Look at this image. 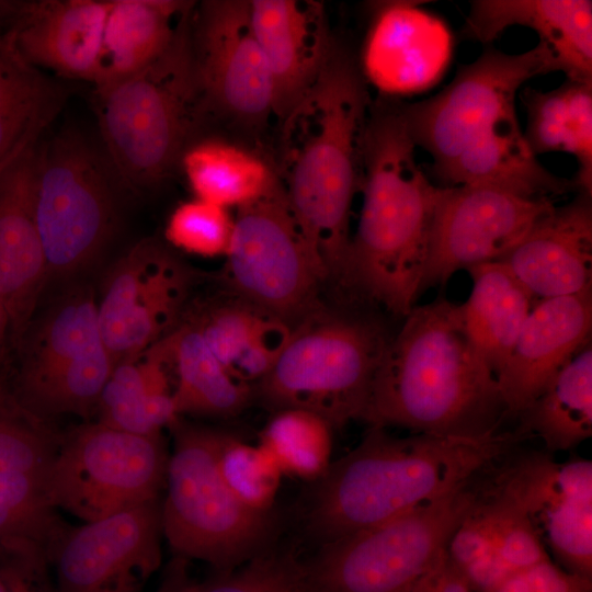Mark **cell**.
I'll return each instance as SVG.
<instances>
[{"label":"cell","mask_w":592,"mask_h":592,"mask_svg":"<svg viewBox=\"0 0 592 592\" xmlns=\"http://www.w3.org/2000/svg\"><path fill=\"white\" fill-rule=\"evenodd\" d=\"M371 103L357 58L335 39L316 84L281 121L273 163L323 282L340 286Z\"/></svg>","instance_id":"1"},{"label":"cell","mask_w":592,"mask_h":592,"mask_svg":"<svg viewBox=\"0 0 592 592\" xmlns=\"http://www.w3.org/2000/svg\"><path fill=\"white\" fill-rule=\"evenodd\" d=\"M528 437L516 429L480 439L399 437L371 426L356 447L312 480L304 533L319 547L386 523L449 493Z\"/></svg>","instance_id":"2"},{"label":"cell","mask_w":592,"mask_h":592,"mask_svg":"<svg viewBox=\"0 0 592 592\" xmlns=\"http://www.w3.org/2000/svg\"><path fill=\"white\" fill-rule=\"evenodd\" d=\"M363 421L412 433L480 439L509 420L498 380L444 298L414 306L390 338Z\"/></svg>","instance_id":"3"},{"label":"cell","mask_w":592,"mask_h":592,"mask_svg":"<svg viewBox=\"0 0 592 592\" xmlns=\"http://www.w3.org/2000/svg\"><path fill=\"white\" fill-rule=\"evenodd\" d=\"M400 102H372L365 132L363 203L341 287L405 318L415 306L442 186L415 156Z\"/></svg>","instance_id":"4"},{"label":"cell","mask_w":592,"mask_h":592,"mask_svg":"<svg viewBox=\"0 0 592 592\" xmlns=\"http://www.w3.org/2000/svg\"><path fill=\"white\" fill-rule=\"evenodd\" d=\"M191 20L147 67L95 90L102 151L121 187L139 192L162 184L179 168L206 114Z\"/></svg>","instance_id":"5"},{"label":"cell","mask_w":592,"mask_h":592,"mask_svg":"<svg viewBox=\"0 0 592 592\" xmlns=\"http://www.w3.org/2000/svg\"><path fill=\"white\" fill-rule=\"evenodd\" d=\"M169 456L161 504L162 534L175 556L229 571L272 544V511L252 506L228 483L221 454L231 434L177 418L170 425Z\"/></svg>","instance_id":"6"},{"label":"cell","mask_w":592,"mask_h":592,"mask_svg":"<svg viewBox=\"0 0 592 592\" xmlns=\"http://www.w3.org/2000/svg\"><path fill=\"white\" fill-rule=\"evenodd\" d=\"M390 338L377 319L320 307L293 327L258 395L274 412L308 411L332 430L362 420Z\"/></svg>","instance_id":"7"},{"label":"cell","mask_w":592,"mask_h":592,"mask_svg":"<svg viewBox=\"0 0 592 592\" xmlns=\"http://www.w3.org/2000/svg\"><path fill=\"white\" fill-rule=\"evenodd\" d=\"M121 187L102 150L75 130L36 149L35 218L49 280L94 264L112 239Z\"/></svg>","instance_id":"8"},{"label":"cell","mask_w":592,"mask_h":592,"mask_svg":"<svg viewBox=\"0 0 592 592\" xmlns=\"http://www.w3.org/2000/svg\"><path fill=\"white\" fill-rule=\"evenodd\" d=\"M475 500L471 477L401 516L319 546L305 561L309 592H411L446 551Z\"/></svg>","instance_id":"9"},{"label":"cell","mask_w":592,"mask_h":592,"mask_svg":"<svg viewBox=\"0 0 592 592\" xmlns=\"http://www.w3.org/2000/svg\"><path fill=\"white\" fill-rule=\"evenodd\" d=\"M224 277L232 295L292 328L319 309L323 280L278 177L236 208Z\"/></svg>","instance_id":"10"},{"label":"cell","mask_w":592,"mask_h":592,"mask_svg":"<svg viewBox=\"0 0 592 592\" xmlns=\"http://www.w3.org/2000/svg\"><path fill=\"white\" fill-rule=\"evenodd\" d=\"M168 460L161 433L83 424L57 444L46 477L48 497L56 509L86 523L102 520L158 500Z\"/></svg>","instance_id":"11"},{"label":"cell","mask_w":592,"mask_h":592,"mask_svg":"<svg viewBox=\"0 0 592 592\" xmlns=\"http://www.w3.org/2000/svg\"><path fill=\"white\" fill-rule=\"evenodd\" d=\"M478 490L500 499L530 522L562 569L592 579V462H557L523 444L475 476Z\"/></svg>","instance_id":"12"},{"label":"cell","mask_w":592,"mask_h":592,"mask_svg":"<svg viewBox=\"0 0 592 592\" xmlns=\"http://www.w3.org/2000/svg\"><path fill=\"white\" fill-rule=\"evenodd\" d=\"M554 71L555 60L540 43L521 54L488 46L459 67L439 93L400 102L410 136L432 157L436 178L498 119L515 111L517 92L527 80Z\"/></svg>","instance_id":"13"},{"label":"cell","mask_w":592,"mask_h":592,"mask_svg":"<svg viewBox=\"0 0 592 592\" xmlns=\"http://www.w3.org/2000/svg\"><path fill=\"white\" fill-rule=\"evenodd\" d=\"M23 339L20 388L25 405L81 406L111 374L113 360L101 338L96 298L87 286L60 295Z\"/></svg>","instance_id":"14"},{"label":"cell","mask_w":592,"mask_h":592,"mask_svg":"<svg viewBox=\"0 0 592 592\" xmlns=\"http://www.w3.org/2000/svg\"><path fill=\"white\" fill-rule=\"evenodd\" d=\"M194 67L205 111L260 130L274 115L270 70L254 34L249 0H206L191 20Z\"/></svg>","instance_id":"15"},{"label":"cell","mask_w":592,"mask_h":592,"mask_svg":"<svg viewBox=\"0 0 592 592\" xmlns=\"http://www.w3.org/2000/svg\"><path fill=\"white\" fill-rule=\"evenodd\" d=\"M192 277L171 249L155 238L138 241L113 263L96 307L101 338L115 364L178 328Z\"/></svg>","instance_id":"16"},{"label":"cell","mask_w":592,"mask_h":592,"mask_svg":"<svg viewBox=\"0 0 592 592\" xmlns=\"http://www.w3.org/2000/svg\"><path fill=\"white\" fill-rule=\"evenodd\" d=\"M554 206L492 186H442L420 294L459 270L500 261Z\"/></svg>","instance_id":"17"},{"label":"cell","mask_w":592,"mask_h":592,"mask_svg":"<svg viewBox=\"0 0 592 592\" xmlns=\"http://www.w3.org/2000/svg\"><path fill=\"white\" fill-rule=\"evenodd\" d=\"M161 534L159 500L69 526L52 560L56 592H141L160 568Z\"/></svg>","instance_id":"18"},{"label":"cell","mask_w":592,"mask_h":592,"mask_svg":"<svg viewBox=\"0 0 592 592\" xmlns=\"http://www.w3.org/2000/svg\"><path fill=\"white\" fill-rule=\"evenodd\" d=\"M415 1L376 5L358 65L385 99L421 93L444 76L454 38L444 20Z\"/></svg>","instance_id":"19"},{"label":"cell","mask_w":592,"mask_h":592,"mask_svg":"<svg viewBox=\"0 0 592 592\" xmlns=\"http://www.w3.org/2000/svg\"><path fill=\"white\" fill-rule=\"evenodd\" d=\"M38 143L0 167V296L9 312L11 338L18 342L48 283L34 209Z\"/></svg>","instance_id":"20"},{"label":"cell","mask_w":592,"mask_h":592,"mask_svg":"<svg viewBox=\"0 0 592 592\" xmlns=\"http://www.w3.org/2000/svg\"><path fill=\"white\" fill-rule=\"evenodd\" d=\"M252 27L265 57L281 122L321 76L335 39L321 2L249 0Z\"/></svg>","instance_id":"21"},{"label":"cell","mask_w":592,"mask_h":592,"mask_svg":"<svg viewBox=\"0 0 592 592\" xmlns=\"http://www.w3.org/2000/svg\"><path fill=\"white\" fill-rule=\"evenodd\" d=\"M591 329L592 289L536 300L497 377L509 419L516 420L591 342Z\"/></svg>","instance_id":"22"},{"label":"cell","mask_w":592,"mask_h":592,"mask_svg":"<svg viewBox=\"0 0 592 592\" xmlns=\"http://www.w3.org/2000/svg\"><path fill=\"white\" fill-rule=\"evenodd\" d=\"M500 261L537 300L592 289V196L554 206Z\"/></svg>","instance_id":"23"},{"label":"cell","mask_w":592,"mask_h":592,"mask_svg":"<svg viewBox=\"0 0 592 592\" xmlns=\"http://www.w3.org/2000/svg\"><path fill=\"white\" fill-rule=\"evenodd\" d=\"M111 0L27 1L7 35L39 70L94 83Z\"/></svg>","instance_id":"24"},{"label":"cell","mask_w":592,"mask_h":592,"mask_svg":"<svg viewBox=\"0 0 592 592\" xmlns=\"http://www.w3.org/2000/svg\"><path fill=\"white\" fill-rule=\"evenodd\" d=\"M533 30L567 79L592 81V2L587 0H475L462 33L491 44L510 26Z\"/></svg>","instance_id":"25"},{"label":"cell","mask_w":592,"mask_h":592,"mask_svg":"<svg viewBox=\"0 0 592 592\" xmlns=\"http://www.w3.org/2000/svg\"><path fill=\"white\" fill-rule=\"evenodd\" d=\"M437 179L442 186L486 185L535 200L577 191L573 180L542 166L526 141L516 111L482 133Z\"/></svg>","instance_id":"26"},{"label":"cell","mask_w":592,"mask_h":592,"mask_svg":"<svg viewBox=\"0 0 592 592\" xmlns=\"http://www.w3.org/2000/svg\"><path fill=\"white\" fill-rule=\"evenodd\" d=\"M195 2L111 0L95 90L129 77L157 59L192 16Z\"/></svg>","instance_id":"27"},{"label":"cell","mask_w":592,"mask_h":592,"mask_svg":"<svg viewBox=\"0 0 592 592\" xmlns=\"http://www.w3.org/2000/svg\"><path fill=\"white\" fill-rule=\"evenodd\" d=\"M170 334L118 362L102 391L99 422L134 434L160 433L177 418Z\"/></svg>","instance_id":"28"},{"label":"cell","mask_w":592,"mask_h":592,"mask_svg":"<svg viewBox=\"0 0 592 592\" xmlns=\"http://www.w3.org/2000/svg\"><path fill=\"white\" fill-rule=\"evenodd\" d=\"M190 322L227 371L249 385L272 368L293 329L237 297L204 309Z\"/></svg>","instance_id":"29"},{"label":"cell","mask_w":592,"mask_h":592,"mask_svg":"<svg viewBox=\"0 0 592 592\" xmlns=\"http://www.w3.org/2000/svg\"><path fill=\"white\" fill-rule=\"evenodd\" d=\"M56 510L45 477L0 474V551L33 582L52 565L69 527Z\"/></svg>","instance_id":"30"},{"label":"cell","mask_w":592,"mask_h":592,"mask_svg":"<svg viewBox=\"0 0 592 592\" xmlns=\"http://www.w3.org/2000/svg\"><path fill=\"white\" fill-rule=\"evenodd\" d=\"M473 281L460 304L466 331L496 376L506 363L536 298L501 261L467 270Z\"/></svg>","instance_id":"31"},{"label":"cell","mask_w":592,"mask_h":592,"mask_svg":"<svg viewBox=\"0 0 592 592\" xmlns=\"http://www.w3.org/2000/svg\"><path fill=\"white\" fill-rule=\"evenodd\" d=\"M521 99L527 119L524 136L532 151L572 155L577 192L592 196V81L566 79L549 91L527 87Z\"/></svg>","instance_id":"32"},{"label":"cell","mask_w":592,"mask_h":592,"mask_svg":"<svg viewBox=\"0 0 592 592\" xmlns=\"http://www.w3.org/2000/svg\"><path fill=\"white\" fill-rule=\"evenodd\" d=\"M67 98V90L29 64L0 35V167L37 144Z\"/></svg>","instance_id":"33"},{"label":"cell","mask_w":592,"mask_h":592,"mask_svg":"<svg viewBox=\"0 0 592 592\" xmlns=\"http://www.w3.org/2000/svg\"><path fill=\"white\" fill-rule=\"evenodd\" d=\"M548 453L571 451L592 435V345H584L516 418Z\"/></svg>","instance_id":"34"},{"label":"cell","mask_w":592,"mask_h":592,"mask_svg":"<svg viewBox=\"0 0 592 592\" xmlns=\"http://www.w3.org/2000/svg\"><path fill=\"white\" fill-rule=\"evenodd\" d=\"M177 414L229 418L241 412L251 385L232 376L190 321L170 333Z\"/></svg>","instance_id":"35"},{"label":"cell","mask_w":592,"mask_h":592,"mask_svg":"<svg viewBox=\"0 0 592 592\" xmlns=\"http://www.w3.org/2000/svg\"><path fill=\"white\" fill-rule=\"evenodd\" d=\"M179 168L196 198L238 208L264 193L277 177L273 162L220 139L191 144Z\"/></svg>","instance_id":"36"},{"label":"cell","mask_w":592,"mask_h":592,"mask_svg":"<svg viewBox=\"0 0 592 592\" xmlns=\"http://www.w3.org/2000/svg\"><path fill=\"white\" fill-rule=\"evenodd\" d=\"M332 428L318 415L286 409L274 412L261 434V447L280 469L315 480L331 463Z\"/></svg>","instance_id":"37"},{"label":"cell","mask_w":592,"mask_h":592,"mask_svg":"<svg viewBox=\"0 0 592 592\" xmlns=\"http://www.w3.org/2000/svg\"><path fill=\"white\" fill-rule=\"evenodd\" d=\"M189 592H309L305 560L293 548L271 544L229 571H214L202 582L191 581Z\"/></svg>","instance_id":"38"},{"label":"cell","mask_w":592,"mask_h":592,"mask_svg":"<svg viewBox=\"0 0 592 592\" xmlns=\"http://www.w3.org/2000/svg\"><path fill=\"white\" fill-rule=\"evenodd\" d=\"M470 513L481 524L499 558L512 573L551 559L527 519L511 504L481 493L477 485Z\"/></svg>","instance_id":"39"},{"label":"cell","mask_w":592,"mask_h":592,"mask_svg":"<svg viewBox=\"0 0 592 592\" xmlns=\"http://www.w3.org/2000/svg\"><path fill=\"white\" fill-rule=\"evenodd\" d=\"M234 229L229 209L194 197L170 215L164 236L174 248L204 258L225 257Z\"/></svg>","instance_id":"40"},{"label":"cell","mask_w":592,"mask_h":592,"mask_svg":"<svg viewBox=\"0 0 592 592\" xmlns=\"http://www.w3.org/2000/svg\"><path fill=\"white\" fill-rule=\"evenodd\" d=\"M446 553L473 592H491L512 574L470 512L453 533Z\"/></svg>","instance_id":"41"},{"label":"cell","mask_w":592,"mask_h":592,"mask_svg":"<svg viewBox=\"0 0 592 592\" xmlns=\"http://www.w3.org/2000/svg\"><path fill=\"white\" fill-rule=\"evenodd\" d=\"M220 462L228 483L246 502L271 511L281 469L261 446H250L231 435Z\"/></svg>","instance_id":"42"},{"label":"cell","mask_w":592,"mask_h":592,"mask_svg":"<svg viewBox=\"0 0 592 592\" xmlns=\"http://www.w3.org/2000/svg\"><path fill=\"white\" fill-rule=\"evenodd\" d=\"M57 444L38 424L0 412V474L47 477Z\"/></svg>","instance_id":"43"},{"label":"cell","mask_w":592,"mask_h":592,"mask_svg":"<svg viewBox=\"0 0 592 592\" xmlns=\"http://www.w3.org/2000/svg\"><path fill=\"white\" fill-rule=\"evenodd\" d=\"M491 592H592V579L571 573L548 559L512 573Z\"/></svg>","instance_id":"44"},{"label":"cell","mask_w":592,"mask_h":592,"mask_svg":"<svg viewBox=\"0 0 592 592\" xmlns=\"http://www.w3.org/2000/svg\"><path fill=\"white\" fill-rule=\"evenodd\" d=\"M411 592H473L445 551Z\"/></svg>","instance_id":"45"},{"label":"cell","mask_w":592,"mask_h":592,"mask_svg":"<svg viewBox=\"0 0 592 592\" xmlns=\"http://www.w3.org/2000/svg\"><path fill=\"white\" fill-rule=\"evenodd\" d=\"M186 560L175 556L167 566L163 578L155 592H189L192 580L187 573Z\"/></svg>","instance_id":"46"},{"label":"cell","mask_w":592,"mask_h":592,"mask_svg":"<svg viewBox=\"0 0 592 592\" xmlns=\"http://www.w3.org/2000/svg\"><path fill=\"white\" fill-rule=\"evenodd\" d=\"M25 1L0 0V35H7L14 27L26 7Z\"/></svg>","instance_id":"47"},{"label":"cell","mask_w":592,"mask_h":592,"mask_svg":"<svg viewBox=\"0 0 592 592\" xmlns=\"http://www.w3.org/2000/svg\"><path fill=\"white\" fill-rule=\"evenodd\" d=\"M3 567L10 592H48L35 585L16 569L10 566Z\"/></svg>","instance_id":"48"},{"label":"cell","mask_w":592,"mask_h":592,"mask_svg":"<svg viewBox=\"0 0 592 592\" xmlns=\"http://www.w3.org/2000/svg\"><path fill=\"white\" fill-rule=\"evenodd\" d=\"M11 338V323L7 306L0 296V364L3 358L7 339Z\"/></svg>","instance_id":"49"},{"label":"cell","mask_w":592,"mask_h":592,"mask_svg":"<svg viewBox=\"0 0 592 592\" xmlns=\"http://www.w3.org/2000/svg\"><path fill=\"white\" fill-rule=\"evenodd\" d=\"M0 592H10L4 573V567L0 563Z\"/></svg>","instance_id":"50"}]
</instances>
